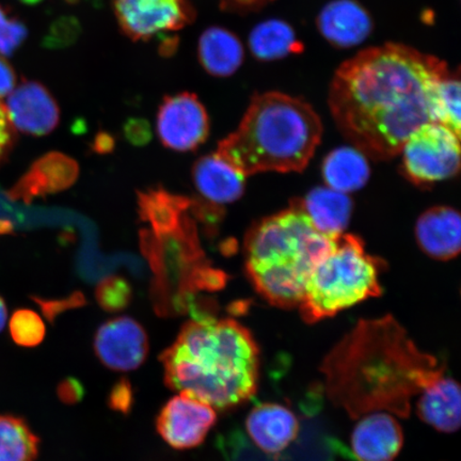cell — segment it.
Listing matches in <instances>:
<instances>
[{"instance_id": "obj_37", "label": "cell", "mask_w": 461, "mask_h": 461, "mask_svg": "<svg viewBox=\"0 0 461 461\" xmlns=\"http://www.w3.org/2000/svg\"><path fill=\"white\" fill-rule=\"evenodd\" d=\"M113 147V138L106 134L97 135L95 149L99 152H109Z\"/></svg>"}, {"instance_id": "obj_35", "label": "cell", "mask_w": 461, "mask_h": 461, "mask_svg": "<svg viewBox=\"0 0 461 461\" xmlns=\"http://www.w3.org/2000/svg\"><path fill=\"white\" fill-rule=\"evenodd\" d=\"M78 301H80V299H77H77H70V301H68V302L62 301L60 303L59 302L46 303L43 301L40 302L37 299V302L40 303V305H41L43 312H44L45 316L48 317L50 321H54L57 314L60 313L61 311L66 310L70 307H75V305H77L78 303Z\"/></svg>"}, {"instance_id": "obj_34", "label": "cell", "mask_w": 461, "mask_h": 461, "mask_svg": "<svg viewBox=\"0 0 461 461\" xmlns=\"http://www.w3.org/2000/svg\"><path fill=\"white\" fill-rule=\"evenodd\" d=\"M16 73L13 66L0 56V97L7 96L15 88Z\"/></svg>"}, {"instance_id": "obj_4", "label": "cell", "mask_w": 461, "mask_h": 461, "mask_svg": "<svg viewBox=\"0 0 461 461\" xmlns=\"http://www.w3.org/2000/svg\"><path fill=\"white\" fill-rule=\"evenodd\" d=\"M322 125L309 103L280 92L252 97L238 130L217 153L246 176L259 172H301L321 143Z\"/></svg>"}, {"instance_id": "obj_31", "label": "cell", "mask_w": 461, "mask_h": 461, "mask_svg": "<svg viewBox=\"0 0 461 461\" xmlns=\"http://www.w3.org/2000/svg\"><path fill=\"white\" fill-rule=\"evenodd\" d=\"M269 2L273 0H219V5L224 13L247 14L256 13Z\"/></svg>"}, {"instance_id": "obj_33", "label": "cell", "mask_w": 461, "mask_h": 461, "mask_svg": "<svg viewBox=\"0 0 461 461\" xmlns=\"http://www.w3.org/2000/svg\"><path fill=\"white\" fill-rule=\"evenodd\" d=\"M15 141V132L7 113L0 114V163L13 149Z\"/></svg>"}, {"instance_id": "obj_2", "label": "cell", "mask_w": 461, "mask_h": 461, "mask_svg": "<svg viewBox=\"0 0 461 461\" xmlns=\"http://www.w3.org/2000/svg\"><path fill=\"white\" fill-rule=\"evenodd\" d=\"M327 394L350 417L388 411L407 418L411 402L447 373L420 351L393 316L362 320L322 363Z\"/></svg>"}, {"instance_id": "obj_21", "label": "cell", "mask_w": 461, "mask_h": 461, "mask_svg": "<svg viewBox=\"0 0 461 461\" xmlns=\"http://www.w3.org/2000/svg\"><path fill=\"white\" fill-rule=\"evenodd\" d=\"M305 214L321 233L330 238L344 233L348 227L353 203L348 194L330 187L312 190L304 199H299Z\"/></svg>"}, {"instance_id": "obj_1", "label": "cell", "mask_w": 461, "mask_h": 461, "mask_svg": "<svg viewBox=\"0 0 461 461\" xmlns=\"http://www.w3.org/2000/svg\"><path fill=\"white\" fill-rule=\"evenodd\" d=\"M448 72L446 61L406 45L363 50L334 74V122L366 157L393 158L414 131L437 123L438 85Z\"/></svg>"}, {"instance_id": "obj_28", "label": "cell", "mask_w": 461, "mask_h": 461, "mask_svg": "<svg viewBox=\"0 0 461 461\" xmlns=\"http://www.w3.org/2000/svg\"><path fill=\"white\" fill-rule=\"evenodd\" d=\"M95 297L101 308L107 312H119L130 304L131 287L128 281L120 276H108L97 285Z\"/></svg>"}, {"instance_id": "obj_22", "label": "cell", "mask_w": 461, "mask_h": 461, "mask_svg": "<svg viewBox=\"0 0 461 461\" xmlns=\"http://www.w3.org/2000/svg\"><path fill=\"white\" fill-rule=\"evenodd\" d=\"M322 176L326 186L348 194L366 185L370 176L367 157L356 148L334 149L324 160Z\"/></svg>"}, {"instance_id": "obj_19", "label": "cell", "mask_w": 461, "mask_h": 461, "mask_svg": "<svg viewBox=\"0 0 461 461\" xmlns=\"http://www.w3.org/2000/svg\"><path fill=\"white\" fill-rule=\"evenodd\" d=\"M417 413L438 431L453 434L460 428L461 392L459 384L447 373L420 393Z\"/></svg>"}, {"instance_id": "obj_24", "label": "cell", "mask_w": 461, "mask_h": 461, "mask_svg": "<svg viewBox=\"0 0 461 461\" xmlns=\"http://www.w3.org/2000/svg\"><path fill=\"white\" fill-rule=\"evenodd\" d=\"M249 48L252 55L261 61L279 60L303 50V45L298 41L293 27L276 19L265 21L253 28Z\"/></svg>"}, {"instance_id": "obj_36", "label": "cell", "mask_w": 461, "mask_h": 461, "mask_svg": "<svg viewBox=\"0 0 461 461\" xmlns=\"http://www.w3.org/2000/svg\"><path fill=\"white\" fill-rule=\"evenodd\" d=\"M149 136V128H147V123L144 121H131L128 124V128H126V134L128 137L130 136V140H135L136 142L146 141V138L140 135Z\"/></svg>"}, {"instance_id": "obj_17", "label": "cell", "mask_w": 461, "mask_h": 461, "mask_svg": "<svg viewBox=\"0 0 461 461\" xmlns=\"http://www.w3.org/2000/svg\"><path fill=\"white\" fill-rule=\"evenodd\" d=\"M193 178L202 198L221 209L244 194L246 176L217 152L195 161Z\"/></svg>"}, {"instance_id": "obj_32", "label": "cell", "mask_w": 461, "mask_h": 461, "mask_svg": "<svg viewBox=\"0 0 461 461\" xmlns=\"http://www.w3.org/2000/svg\"><path fill=\"white\" fill-rule=\"evenodd\" d=\"M58 396L62 402L73 405L83 400L85 389L77 378L68 377L58 387Z\"/></svg>"}, {"instance_id": "obj_8", "label": "cell", "mask_w": 461, "mask_h": 461, "mask_svg": "<svg viewBox=\"0 0 461 461\" xmlns=\"http://www.w3.org/2000/svg\"><path fill=\"white\" fill-rule=\"evenodd\" d=\"M121 32L134 42L182 31L197 17L192 0H114Z\"/></svg>"}, {"instance_id": "obj_5", "label": "cell", "mask_w": 461, "mask_h": 461, "mask_svg": "<svg viewBox=\"0 0 461 461\" xmlns=\"http://www.w3.org/2000/svg\"><path fill=\"white\" fill-rule=\"evenodd\" d=\"M334 239L316 230L299 199L293 200L288 209L265 218L248 232V276L270 304L298 308L311 272Z\"/></svg>"}, {"instance_id": "obj_16", "label": "cell", "mask_w": 461, "mask_h": 461, "mask_svg": "<svg viewBox=\"0 0 461 461\" xmlns=\"http://www.w3.org/2000/svg\"><path fill=\"white\" fill-rule=\"evenodd\" d=\"M317 28L337 48H354L365 42L373 32L370 14L356 0H333L317 17Z\"/></svg>"}, {"instance_id": "obj_38", "label": "cell", "mask_w": 461, "mask_h": 461, "mask_svg": "<svg viewBox=\"0 0 461 461\" xmlns=\"http://www.w3.org/2000/svg\"><path fill=\"white\" fill-rule=\"evenodd\" d=\"M8 319L7 305H5L4 299L0 297V332L4 330L5 322Z\"/></svg>"}, {"instance_id": "obj_30", "label": "cell", "mask_w": 461, "mask_h": 461, "mask_svg": "<svg viewBox=\"0 0 461 461\" xmlns=\"http://www.w3.org/2000/svg\"><path fill=\"white\" fill-rule=\"evenodd\" d=\"M108 405L112 411L129 414L134 405V391L128 379H120L108 396Z\"/></svg>"}, {"instance_id": "obj_27", "label": "cell", "mask_w": 461, "mask_h": 461, "mask_svg": "<svg viewBox=\"0 0 461 461\" xmlns=\"http://www.w3.org/2000/svg\"><path fill=\"white\" fill-rule=\"evenodd\" d=\"M11 338L22 348H36L45 338L46 328L41 317L28 309L16 310L9 322Z\"/></svg>"}, {"instance_id": "obj_13", "label": "cell", "mask_w": 461, "mask_h": 461, "mask_svg": "<svg viewBox=\"0 0 461 461\" xmlns=\"http://www.w3.org/2000/svg\"><path fill=\"white\" fill-rule=\"evenodd\" d=\"M78 164L62 153H49L34 161L31 169L9 190L13 200L32 202L34 198L63 192L78 177Z\"/></svg>"}, {"instance_id": "obj_18", "label": "cell", "mask_w": 461, "mask_h": 461, "mask_svg": "<svg viewBox=\"0 0 461 461\" xmlns=\"http://www.w3.org/2000/svg\"><path fill=\"white\" fill-rule=\"evenodd\" d=\"M418 244L426 255L447 261L459 255L461 221L459 212L449 206H435L423 212L416 224Z\"/></svg>"}, {"instance_id": "obj_20", "label": "cell", "mask_w": 461, "mask_h": 461, "mask_svg": "<svg viewBox=\"0 0 461 461\" xmlns=\"http://www.w3.org/2000/svg\"><path fill=\"white\" fill-rule=\"evenodd\" d=\"M244 46L235 33L212 26L202 32L198 59L202 68L214 77H229L243 65Z\"/></svg>"}, {"instance_id": "obj_25", "label": "cell", "mask_w": 461, "mask_h": 461, "mask_svg": "<svg viewBox=\"0 0 461 461\" xmlns=\"http://www.w3.org/2000/svg\"><path fill=\"white\" fill-rule=\"evenodd\" d=\"M40 439L23 418L0 414V461H36Z\"/></svg>"}, {"instance_id": "obj_14", "label": "cell", "mask_w": 461, "mask_h": 461, "mask_svg": "<svg viewBox=\"0 0 461 461\" xmlns=\"http://www.w3.org/2000/svg\"><path fill=\"white\" fill-rule=\"evenodd\" d=\"M403 445L397 420L384 412H370L355 426L351 434V454L358 461H393Z\"/></svg>"}, {"instance_id": "obj_3", "label": "cell", "mask_w": 461, "mask_h": 461, "mask_svg": "<svg viewBox=\"0 0 461 461\" xmlns=\"http://www.w3.org/2000/svg\"><path fill=\"white\" fill-rule=\"evenodd\" d=\"M159 360L167 387L219 411L241 405L258 390V344L232 319L210 316L186 322Z\"/></svg>"}, {"instance_id": "obj_10", "label": "cell", "mask_w": 461, "mask_h": 461, "mask_svg": "<svg viewBox=\"0 0 461 461\" xmlns=\"http://www.w3.org/2000/svg\"><path fill=\"white\" fill-rule=\"evenodd\" d=\"M216 422L215 408L181 392L161 408L157 429L171 447L190 449L203 443Z\"/></svg>"}, {"instance_id": "obj_40", "label": "cell", "mask_w": 461, "mask_h": 461, "mask_svg": "<svg viewBox=\"0 0 461 461\" xmlns=\"http://www.w3.org/2000/svg\"><path fill=\"white\" fill-rule=\"evenodd\" d=\"M5 113L4 104L0 102V114Z\"/></svg>"}, {"instance_id": "obj_15", "label": "cell", "mask_w": 461, "mask_h": 461, "mask_svg": "<svg viewBox=\"0 0 461 461\" xmlns=\"http://www.w3.org/2000/svg\"><path fill=\"white\" fill-rule=\"evenodd\" d=\"M246 429L256 447L267 454L284 452L298 437V419L290 409L274 402L258 403L248 414Z\"/></svg>"}, {"instance_id": "obj_12", "label": "cell", "mask_w": 461, "mask_h": 461, "mask_svg": "<svg viewBox=\"0 0 461 461\" xmlns=\"http://www.w3.org/2000/svg\"><path fill=\"white\" fill-rule=\"evenodd\" d=\"M4 106L14 128L27 135H49L59 124L60 109L55 97L34 80L15 86Z\"/></svg>"}, {"instance_id": "obj_39", "label": "cell", "mask_w": 461, "mask_h": 461, "mask_svg": "<svg viewBox=\"0 0 461 461\" xmlns=\"http://www.w3.org/2000/svg\"><path fill=\"white\" fill-rule=\"evenodd\" d=\"M20 2L28 5H34L42 3L43 0H20Z\"/></svg>"}, {"instance_id": "obj_6", "label": "cell", "mask_w": 461, "mask_h": 461, "mask_svg": "<svg viewBox=\"0 0 461 461\" xmlns=\"http://www.w3.org/2000/svg\"><path fill=\"white\" fill-rule=\"evenodd\" d=\"M377 258L368 255L362 240L341 234L311 272L299 311L308 324L337 315L382 294Z\"/></svg>"}, {"instance_id": "obj_26", "label": "cell", "mask_w": 461, "mask_h": 461, "mask_svg": "<svg viewBox=\"0 0 461 461\" xmlns=\"http://www.w3.org/2000/svg\"><path fill=\"white\" fill-rule=\"evenodd\" d=\"M437 123L447 126L460 136V78L449 71L438 85L436 95Z\"/></svg>"}, {"instance_id": "obj_7", "label": "cell", "mask_w": 461, "mask_h": 461, "mask_svg": "<svg viewBox=\"0 0 461 461\" xmlns=\"http://www.w3.org/2000/svg\"><path fill=\"white\" fill-rule=\"evenodd\" d=\"M459 140L446 125L430 122L420 126L401 149L403 173L420 186L453 177L460 167Z\"/></svg>"}, {"instance_id": "obj_29", "label": "cell", "mask_w": 461, "mask_h": 461, "mask_svg": "<svg viewBox=\"0 0 461 461\" xmlns=\"http://www.w3.org/2000/svg\"><path fill=\"white\" fill-rule=\"evenodd\" d=\"M28 36L27 27L8 8L0 5V55L11 56L21 48Z\"/></svg>"}, {"instance_id": "obj_9", "label": "cell", "mask_w": 461, "mask_h": 461, "mask_svg": "<svg viewBox=\"0 0 461 461\" xmlns=\"http://www.w3.org/2000/svg\"><path fill=\"white\" fill-rule=\"evenodd\" d=\"M157 131L166 148L176 152L194 151L209 137V113L192 92L166 95L158 108Z\"/></svg>"}, {"instance_id": "obj_23", "label": "cell", "mask_w": 461, "mask_h": 461, "mask_svg": "<svg viewBox=\"0 0 461 461\" xmlns=\"http://www.w3.org/2000/svg\"><path fill=\"white\" fill-rule=\"evenodd\" d=\"M190 199L167 193L164 189L140 194L142 221L151 224L157 236L169 235L181 227Z\"/></svg>"}, {"instance_id": "obj_11", "label": "cell", "mask_w": 461, "mask_h": 461, "mask_svg": "<svg viewBox=\"0 0 461 461\" xmlns=\"http://www.w3.org/2000/svg\"><path fill=\"white\" fill-rule=\"evenodd\" d=\"M149 350L146 330L131 317H115L104 322L95 333V356L112 371L137 370L147 360Z\"/></svg>"}]
</instances>
